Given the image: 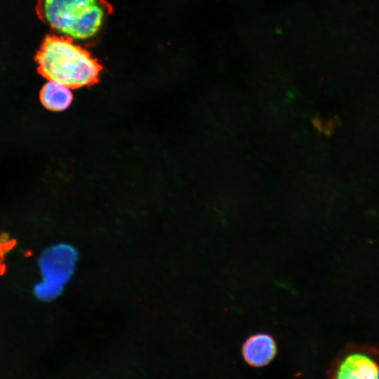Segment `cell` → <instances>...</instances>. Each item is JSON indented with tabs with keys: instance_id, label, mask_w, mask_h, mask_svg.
<instances>
[{
	"instance_id": "cell-1",
	"label": "cell",
	"mask_w": 379,
	"mask_h": 379,
	"mask_svg": "<svg viewBox=\"0 0 379 379\" xmlns=\"http://www.w3.org/2000/svg\"><path fill=\"white\" fill-rule=\"evenodd\" d=\"M36 60L46 78L71 88L94 83L100 72L98 64L86 50L62 37H48Z\"/></svg>"
},
{
	"instance_id": "cell-2",
	"label": "cell",
	"mask_w": 379,
	"mask_h": 379,
	"mask_svg": "<svg viewBox=\"0 0 379 379\" xmlns=\"http://www.w3.org/2000/svg\"><path fill=\"white\" fill-rule=\"evenodd\" d=\"M41 11L51 27L73 39L93 36L105 18L99 0H42Z\"/></svg>"
},
{
	"instance_id": "cell-3",
	"label": "cell",
	"mask_w": 379,
	"mask_h": 379,
	"mask_svg": "<svg viewBox=\"0 0 379 379\" xmlns=\"http://www.w3.org/2000/svg\"><path fill=\"white\" fill-rule=\"evenodd\" d=\"M77 260L76 248L68 243H56L46 248L38 260L41 280L33 288L36 298L43 301L58 298L72 279Z\"/></svg>"
},
{
	"instance_id": "cell-4",
	"label": "cell",
	"mask_w": 379,
	"mask_h": 379,
	"mask_svg": "<svg viewBox=\"0 0 379 379\" xmlns=\"http://www.w3.org/2000/svg\"><path fill=\"white\" fill-rule=\"evenodd\" d=\"M331 379H379V368L368 354L353 352L340 359Z\"/></svg>"
},
{
	"instance_id": "cell-5",
	"label": "cell",
	"mask_w": 379,
	"mask_h": 379,
	"mask_svg": "<svg viewBox=\"0 0 379 379\" xmlns=\"http://www.w3.org/2000/svg\"><path fill=\"white\" fill-rule=\"evenodd\" d=\"M277 345L274 338L267 333H256L246 340L242 346L245 361L253 366L267 365L275 356Z\"/></svg>"
},
{
	"instance_id": "cell-6",
	"label": "cell",
	"mask_w": 379,
	"mask_h": 379,
	"mask_svg": "<svg viewBox=\"0 0 379 379\" xmlns=\"http://www.w3.org/2000/svg\"><path fill=\"white\" fill-rule=\"evenodd\" d=\"M43 105L54 112L66 109L72 100L71 88L57 81L48 80L40 93Z\"/></svg>"
},
{
	"instance_id": "cell-7",
	"label": "cell",
	"mask_w": 379,
	"mask_h": 379,
	"mask_svg": "<svg viewBox=\"0 0 379 379\" xmlns=\"http://www.w3.org/2000/svg\"><path fill=\"white\" fill-rule=\"evenodd\" d=\"M3 255V247L1 245H0V258H1Z\"/></svg>"
}]
</instances>
